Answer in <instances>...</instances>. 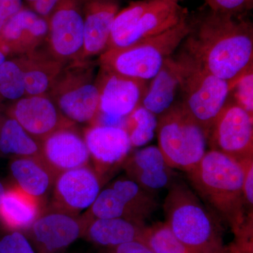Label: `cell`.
<instances>
[{
    "instance_id": "6da1fadb",
    "label": "cell",
    "mask_w": 253,
    "mask_h": 253,
    "mask_svg": "<svg viewBox=\"0 0 253 253\" xmlns=\"http://www.w3.org/2000/svg\"><path fill=\"white\" fill-rule=\"evenodd\" d=\"M181 51L231 87L253 68V26L243 15L211 9L191 17Z\"/></svg>"
},
{
    "instance_id": "7a4b0ae2",
    "label": "cell",
    "mask_w": 253,
    "mask_h": 253,
    "mask_svg": "<svg viewBox=\"0 0 253 253\" xmlns=\"http://www.w3.org/2000/svg\"><path fill=\"white\" fill-rule=\"evenodd\" d=\"M186 173L195 193L223 223L230 226L236 237L234 245L252 244L253 212L245 203L242 163L211 149Z\"/></svg>"
},
{
    "instance_id": "3957f363",
    "label": "cell",
    "mask_w": 253,
    "mask_h": 253,
    "mask_svg": "<svg viewBox=\"0 0 253 253\" xmlns=\"http://www.w3.org/2000/svg\"><path fill=\"white\" fill-rule=\"evenodd\" d=\"M163 209L174 235L194 252L212 253L225 246L222 221L184 181L169 186Z\"/></svg>"
},
{
    "instance_id": "277c9868",
    "label": "cell",
    "mask_w": 253,
    "mask_h": 253,
    "mask_svg": "<svg viewBox=\"0 0 253 253\" xmlns=\"http://www.w3.org/2000/svg\"><path fill=\"white\" fill-rule=\"evenodd\" d=\"M191 29V17L168 31L121 49L100 54L99 66L127 77L149 81L181 45Z\"/></svg>"
},
{
    "instance_id": "5b68a950",
    "label": "cell",
    "mask_w": 253,
    "mask_h": 253,
    "mask_svg": "<svg viewBox=\"0 0 253 253\" xmlns=\"http://www.w3.org/2000/svg\"><path fill=\"white\" fill-rule=\"evenodd\" d=\"M183 0H138L120 10L113 21L106 49H121L156 36L189 16Z\"/></svg>"
},
{
    "instance_id": "8992f818",
    "label": "cell",
    "mask_w": 253,
    "mask_h": 253,
    "mask_svg": "<svg viewBox=\"0 0 253 253\" xmlns=\"http://www.w3.org/2000/svg\"><path fill=\"white\" fill-rule=\"evenodd\" d=\"M173 58L182 95L181 103L208 137L216 118L229 99L230 84L181 51Z\"/></svg>"
},
{
    "instance_id": "52a82bcc",
    "label": "cell",
    "mask_w": 253,
    "mask_h": 253,
    "mask_svg": "<svg viewBox=\"0 0 253 253\" xmlns=\"http://www.w3.org/2000/svg\"><path fill=\"white\" fill-rule=\"evenodd\" d=\"M156 131L158 147L173 169L189 172L207 151L206 133L181 102L159 116Z\"/></svg>"
},
{
    "instance_id": "ba28073f",
    "label": "cell",
    "mask_w": 253,
    "mask_h": 253,
    "mask_svg": "<svg viewBox=\"0 0 253 253\" xmlns=\"http://www.w3.org/2000/svg\"><path fill=\"white\" fill-rule=\"evenodd\" d=\"M95 65L89 60L66 63L48 94L61 113L74 124L96 123L100 113Z\"/></svg>"
},
{
    "instance_id": "9c48e42d",
    "label": "cell",
    "mask_w": 253,
    "mask_h": 253,
    "mask_svg": "<svg viewBox=\"0 0 253 253\" xmlns=\"http://www.w3.org/2000/svg\"><path fill=\"white\" fill-rule=\"evenodd\" d=\"M158 207L155 194L143 189L127 176H121L100 191L82 216L85 221L125 218L145 222Z\"/></svg>"
},
{
    "instance_id": "30bf717a",
    "label": "cell",
    "mask_w": 253,
    "mask_h": 253,
    "mask_svg": "<svg viewBox=\"0 0 253 253\" xmlns=\"http://www.w3.org/2000/svg\"><path fill=\"white\" fill-rule=\"evenodd\" d=\"M86 221L83 216L46 204L26 234L38 253H64L83 238Z\"/></svg>"
},
{
    "instance_id": "8fae6325",
    "label": "cell",
    "mask_w": 253,
    "mask_h": 253,
    "mask_svg": "<svg viewBox=\"0 0 253 253\" xmlns=\"http://www.w3.org/2000/svg\"><path fill=\"white\" fill-rule=\"evenodd\" d=\"M47 21L49 31L44 46L50 54L65 63L82 61L84 18L81 0H61Z\"/></svg>"
},
{
    "instance_id": "7c38bea8",
    "label": "cell",
    "mask_w": 253,
    "mask_h": 253,
    "mask_svg": "<svg viewBox=\"0 0 253 253\" xmlns=\"http://www.w3.org/2000/svg\"><path fill=\"white\" fill-rule=\"evenodd\" d=\"M253 116L234 101H229L210 131L208 143L239 161L253 158Z\"/></svg>"
},
{
    "instance_id": "4fadbf2b",
    "label": "cell",
    "mask_w": 253,
    "mask_h": 253,
    "mask_svg": "<svg viewBox=\"0 0 253 253\" xmlns=\"http://www.w3.org/2000/svg\"><path fill=\"white\" fill-rule=\"evenodd\" d=\"M5 114L41 142L55 131L76 126L46 94L25 96L9 106Z\"/></svg>"
},
{
    "instance_id": "5bb4252c",
    "label": "cell",
    "mask_w": 253,
    "mask_h": 253,
    "mask_svg": "<svg viewBox=\"0 0 253 253\" xmlns=\"http://www.w3.org/2000/svg\"><path fill=\"white\" fill-rule=\"evenodd\" d=\"M96 78L100 113L126 118L138 106L147 89V81L134 79L99 66Z\"/></svg>"
},
{
    "instance_id": "9a60e30c",
    "label": "cell",
    "mask_w": 253,
    "mask_h": 253,
    "mask_svg": "<svg viewBox=\"0 0 253 253\" xmlns=\"http://www.w3.org/2000/svg\"><path fill=\"white\" fill-rule=\"evenodd\" d=\"M102 179L90 166L60 173L55 179L50 205L79 214L88 209L101 191Z\"/></svg>"
},
{
    "instance_id": "2e32d148",
    "label": "cell",
    "mask_w": 253,
    "mask_h": 253,
    "mask_svg": "<svg viewBox=\"0 0 253 253\" xmlns=\"http://www.w3.org/2000/svg\"><path fill=\"white\" fill-rule=\"evenodd\" d=\"M94 170L101 179L122 166L132 149L126 129L118 126L93 125L83 134Z\"/></svg>"
},
{
    "instance_id": "e0dca14e",
    "label": "cell",
    "mask_w": 253,
    "mask_h": 253,
    "mask_svg": "<svg viewBox=\"0 0 253 253\" xmlns=\"http://www.w3.org/2000/svg\"><path fill=\"white\" fill-rule=\"evenodd\" d=\"M48 31L47 19L23 8L0 32V50L6 56L30 54L45 44Z\"/></svg>"
},
{
    "instance_id": "ac0fdd59",
    "label": "cell",
    "mask_w": 253,
    "mask_h": 253,
    "mask_svg": "<svg viewBox=\"0 0 253 253\" xmlns=\"http://www.w3.org/2000/svg\"><path fill=\"white\" fill-rule=\"evenodd\" d=\"M42 158L56 176L89 165L90 156L76 126L55 131L41 142Z\"/></svg>"
},
{
    "instance_id": "d6986e66",
    "label": "cell",
    "mask_w": 253,
    "mask_h": 253,
    "mask_svg": "<svg viewBox=\"0 0 253 253\" xmlns=\"http://www.w3.org/2000/svg\"><path fill=\"white\" fill-rule=\"evenodd\" d=\"M123 168L127 177L151 194L168 189L176 181L175 172L168 166L158 146H147L130 154Z\"/></svg>"
},
{
    "instance_id": "ffe728a7",
    "label": "cell",
    "mask_w": 253,
    "mask_h": 253,
    "mask_svg": "<svg viewBox=\"0 0 253 253\" xmlns=\"http://www.w3.org/2000/svg\"><path fill=\"white\" fill-rule=\"evenodd\" d=\"M84 48L82 61L102 54L106 49L121 0H84Z\"/></svg>"
},
{
    "instance_id": "44dd1931",
    "label": "cell",
    "mask_w": 253,
    "mask_h": 253,
    "mask_svg": "<svg viewBox=\"0 0 253 253\" xmlns=\"http://www.w3.org/2000/svg\"><path fill=\"white\" fill-rule=\"evenodd\" d=\"M9 171L14 185L32 197L47 204L46 198L52 191L56 175L42 158H12Z\"/></svg>"
},
{
    "instance_id": "7402d4cb",
    "label": "cell",
    "mask_w": 253,
    "mask_h": 253,
    "mask_svg": "<svg viewBox=\"0 0 253 253\" xmlns=\"http://www.w3.org/2000/svg\"><path fill=\"white\" fill-rule=\"evenodd\" d=\"M17 58L23 73L26 96L47 94L66 64L50 54L44 44Z\"/></svg>"
},
{
    "instance_id": "603a6c76",
    "label": "cell",
    "mask_w": 253,
    "mask_h": 253,
    "mask_svg": "<svg viewBox=\"0 0 253 253\" xmlns=\"http://www.w3.org/2000/svg\"><path fill=\"white\" fill-rule=\"evenodd\" d=\"M46 205L13 184L5 186L0 203V223L9 231L25 233L39 217Z\"/></svg>"
},
{
    "instance_id": "cb8c5ba5",
    "label": "cell",
    "mask_w": 253,
    "mask_h": 253,
    "mask_svg": "<svg viewBox=\"0 0 253 253\" xmlns=\"http://www.w3.org/2000/svg\"><path fill=\"white\" fill-rule=\"evenodd\" d=\"M85 221L83 238L99 249L114 247L131 241H141L146 226L144 221L125 218L94 219Z\"/></svg>"
},
{
    "instance_id": "d4e9b609",
    "label": "cell",
    "mask_w": 253,
    "mask_h": 253,
    "mask_svg": "<svg viewBox=\"0 0 253 253\" xmlns=\"http://www.w3.org/2000/svg\"><path fill=\"white\" fill-rule=\"evenodd\" d=\"M172 56L166 60L159 72L151 80L141 101V106L157 117L172 107L179 89V79Z\"/></svg>"
},
{
    "instance_id": "484cf974",
    "label": "cell",
    "mask_w": 253,
    "mask_h": 253,
    "mask_svg": "<svg viewBox=\"0 0 253 253\" xmlns=\"http://www.w3.org/2000/svg\"><path fill=\"white\" fill-rule=\"evenodd\" d=\"M0 154L9 157L42 158L41 142L5 113L0 114Z\"/></svg>"
},
{
    "instance_id": "4316f807",
    "label": "cell",
    "mask_w": 253,
    "mask_h": 253,
    "mask_svg": "<svg viewBox=\"0 0 253 253\" xmlns=\"http://www.w3.org/2000/svg\"><path fill=\"white\" fill-rule=\"evenodd\" d=\"M25 96L24 78L18 58L6 60L0 66V114Z\"/></svg>"
},
{
    "instance_id": "83f0119b",
    "label": "cell",
    "mask_w": 253,
    "mask_h": 253,
    "mask_svg": "<svg viewBox=\"0 0 253 253\" xmlns=\"http://www.w3.org/2000/svg\"><path fill=\"white\" fill-rule=\"evenodd\" d=\"M158 118L141 105L126 116V129L132 147L145 146L154 139L157 129Z\"/></svg>"
},
{
    "instance_id": "f1b7e54d",
    "label": "cell",
    "mask_w": 253,
    "mask_h": 253,
    "mask_svg": "<svg viewBox=\"0 0 253 253\" xmlns=\"http://www.w3.org/2000/svg\"><path fill=\"white\" fill-rule=\"evenodd\" d=\"M141 241L154 253H196L174 235L166 221L146 226Z\"/></svg>"
},
{
    "instance_id": "f546056e",
    "label": "cell",
    "mask_w": 253,
    "mask_h": 253,
    "mask_svg": "<svg viewBox=\"0 0 253 253\" xmlns=\"http://www.w3.org/2000/svg\"><path fill=\"white\" fill-rule=\"evenodd\" d=\"M234 101L253 116V68L245 73L231 88Z\"/></svg>"
},
{
    "instance_id": "4dcf8cb0",
    "label": "cell",
    "mask_w": 253,
    "mask_h": 253,
    "mask_svg": "<svg viewBox=\"0 0 253 253\" xmlns=\"http://www.w3.org/2000/svg\"><path fill=\"white\" fill-rule=\"evenodd\" d=\"M0 253H38L26 234L9 231L0 237Z\"/></svg>"
},
{
    "instance_id": "1f68e13d",
    "label": "cell",
    "mask_w": 253,
    "mask_h": 253,
    "mask_svg": "<svg viewBox=\"0 0 253 253\" xmlns=\"http://www.w3.org/2000/svg\"><path fill=\"white\" fill-rule=\"evenodd\" d=\"M210 9L221 14L244 15L253 8V0H204Z\"/></svg>"
},
{
    "instance_id": "d6a6232c",
    "label": "cell",
    "mask_w": 253,
    "mask_h": 253,
    "mask_svg": "<svg viewBox=\"0 0 253 253\" xmlns=\"http://www.w3.org/2000/svg\"><path fill=\"white\" fill-rule=\"evenodd\" d=\"M244 166V174L243 181V193L246 207L249 212H253V158L241 161Z\"/></svg>"
},
{
    "instance_id": "836d02e7",
    "label": "cell",
    "mask_w": 253,
    "mask_h": 253,
    "mask_svg": "<svg viewBox=\"0 0 253 253\" xmlns=\"http://www.w3.org/2000/svg\"><path fill=\"white\" fill-rule=\"evenodd\" d=\"M99 249V253H154L140 241H131L114 247Z\"/></svg>"
},
{
    "instance_id": "e575fe53",
    "label": "cell",
    "mask_w": 253,
    "mask_h": 253,
    "mask_svg": "<svg viewBox=\"0 0 253 253\" xmlns=\"http://www.w3.org/2000/svg\"><path fill=\"white\" fill-rule=\"evenodd\" d=\"M22 9V0H0V32L10 18Z\"/></svg>"
},
{
    "instance_id": "d590c367",
    "label": "cell",
    "mask_w": 253,
    "mask_h": 253,
    "mask_svg": "<svg viewBox=\"0 0 253 253\" xmlns=\"http://www.w3.org/2000/svg\"><path fill=\"white\" fill-rule=\"evenodd\" d=\"M31 4L33 11L48 19L53 10L61 0H26Z\"/></svg>"
},
{
    "instance_id": "8d00e7d4",
    "label": "cell",
    "mask_w": 253,
    "mask_h": 253,
    "mask_svg": "<svg viewBox=\"0 0 253 253\" xmlns=\"http://www.w3.org/2000/svg\"><path fill=\"white\" fill-rule=\"evenodd\" d=\"M212 253H237L236 251H234V250L231 249V247H226V246H224V248H223L222 249L220 250V251H217V252H214Z\"/></svg>"
},
{
    "instance_id": "74e56055",
    "label": "cell",
    "mask_w": 253,
    "mask_h": 253,
    "mask_svg": "<svg viewBox=\"0 0 253 253\" xmlns=\"http://www.w3.org/2000/svg\"><path fill=\"white\" fill-rule=\"evenodd\" d=\"M5 191V185L3 184L2 181L0 179V203H1V198H2L3 194H4Z\"/></svg>"
},
{
    "instance_id": "f35d334b",
    "label": "cell",
    "mask_w": 253,
    "mask_h": 253,
    "mask_svg": "<svg viewBox=\"0 0 253 253\" xmlns=\"http://www.w3.org/2000/svg\"><path fill=\"white\" fill-rule=\"evenodd\" d=\"M6 61V55L0 50V66Z\"/></svg>"
}]
</instances>
